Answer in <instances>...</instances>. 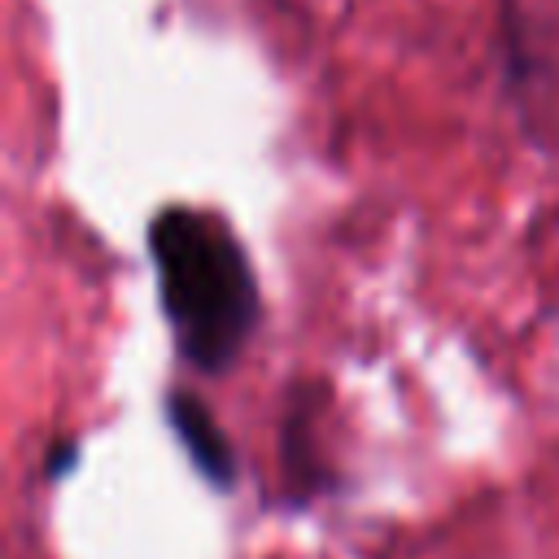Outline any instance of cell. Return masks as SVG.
<instances>
[{
	"mask_svg": "<svg viewBox=\"0 0 559 559\" xmlns=\"http://www.w3.org/2000/svg\"><path fill=\"white\" fill-rule=\"evenodd\" d=\"M148 258L183 362L205 376L227 371L262 314L258 275L231 223L218 210L166 205L148 223Z\"/></svg>",
	"mask_w": 559,
	"mask_h": 559,
	"instance_id": "1",
	"label": "cell"
},
{
	"mask_svg": "<svg viewBox=\"0 0 559 559\" xmlns=\"http://www.w3.org/2000/svg\"><path fill=\"white\" fill-rule=\"evenodd\" d=\"M166 419H170L179 445L188 450L192 467H197L210 485L231 489V485H236V454H231V441H227V432L218 428L214 411H210L197 393L175 389V393L166 397Z\"/></svg>",
	"mask_w": 559,
	"mask_h": 559,
	"instance_id": "2",
	"label": "cell"
},
{
	"mask_svg": "<svg viewBox=\"0 0 559 559\" xmlns=\"http://www.w3.org/2000/svg\"><path fill=\"white\" fill-rule=\"evenodd\" d=\"M74 454H79V445H74V441H57V445H52V459H48V476L57 480L66 467H74Z\"/></svg>",
	"mask_w": 559,
	"mask_h": 559,
	"instance_id": "3",
	"label": "cell"
}]
</instances>
